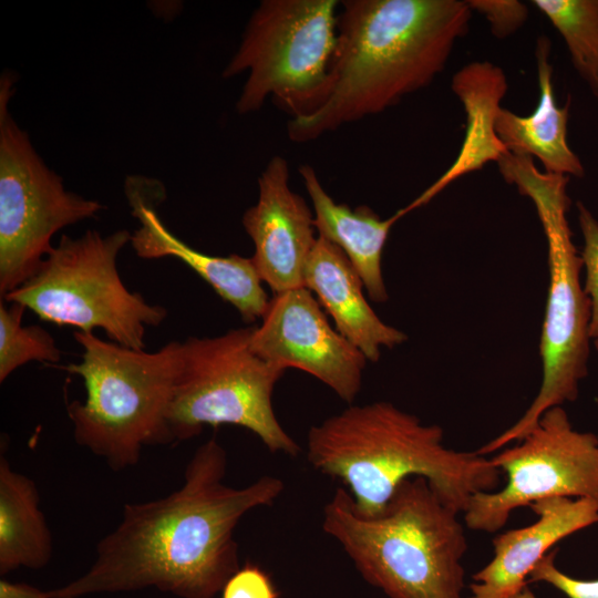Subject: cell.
I'll return each mask as SVG.
<instances>
[{
	"label": "cell",
	"instance_id": "obj_1",
	"mask_svg": "<svg viewBox=\"0 0 598 598\" xmlns=\"http://www.w3.org/2000/svg\"><path fill=\"white\" fill-rule=\"evenodd\" d=\"M227 453L215 439L193 454L183 484L168 495L123 508L118 525L96 545L95 559L52 598L156 588L179 598H215L240 568L235 528L251 509L282 494L281 478L247 486L224 482Z\"/></svg>",
	"mask_w": 598,
	"mask_h": 598
},
{
	"label": "cell",
	"instance_id": "obj_2",
	"mask_svg": "<svg viewBox=\"0 0 598 598\" xmlns=\"http://www.w3.org/2000/svg\"><path fill=\"white\" fill-rule=\"evenodd\" d=\"M341 7L328 94L315 112L289 121L293 142L379 114L430 85L473 13L465 0H344Z\"/></svg>",
	"mask_w": 598,
	"mask_h": 598
},
{
	"label": "cell",
	"instance_id": "obj_3",
	"mask_svg": "<svg viewBox=\"0 0 598 598\" xmlns=\"http://www.w3.org/2000/svg\"><path fill=\"white\" fill-rule=\"evenodd\" d=\"M306 454L316 471L343 484L364 517L381 514L413 477L425 478L458 514L473 495L493 492L501 481L491 458L446 447L441 426L385 401L350 405L313 425Z\"/></svg>",
	"mask_w": 598,
	"mask_h": 598
},
{
	"label": "cell",
	"instance_id": "obj_4",
	"mask_svg": "<svg viewBox=\"0 0 598 598\" xmlns=\"http://www.w3.org/2000/svg\"><path fill=\"white\" fill-rule=\"evenodd\" d=\"M458 513L423 477L404 481L385 509L360 515L344 487L322 511V529L362 578L389 598H464L467 549Z\"/></svg>",
	"mask_w": 598,
	"mask_h": 598
},
{
	"label": "cell",
	"instance_id": "obj_5",
	"mask_svg": "<svg viewBox=\"0 0 598 598\" xmlns=\"http://www.w3.org/2000/svg\"><path fill=\"white\" fill-rule=\"evenodd\" d=\"M497 165L504 181L534 204L547 241L549 285L539 341V391L515 424L477 451L482 455L522 440L547 410L577 399L579 383L587 375L591 339L590 303L580 281L582 260L567 218L569 177L540 172L534 158L511 153Z\"/></svg>",
	"mask_w": 598,
	"mask_h": 598
},
{
	"label": "cell",
	"instance_id": "obj_6",
	"mask_svg": "<svg viewBox=\"0 0 598 598\" xmlns=\"http://www.w3.org/2000/svg\"><path fill=\"white\" fill-rule=\"evenodd\" d=\"M82 360L64 367L79 375L84 401L66 405L78 445L113 471L138 463L146 445L173 443L167 414L181 367L182 342L154 352L134 350L75 331Z\"/></svg>",
	"mask_w": 598,
	"mask_h": 598
},
{
	"label": "cell",
	"instance_id": "obj_7",
	"mask_svg": "<svg viewBox=\"0 0 598 598\" xmlns=\"http://www.w3.org/2000/svg\"><path fill=\"white\" fill-rule=\"evenodd\" d=\"M337 0H264L251 13L239 47L223 71L247 72L236 103L239 114L258 111L267 99L291 118L324 101L338 45Z\"/></svg>",
	"mask_w": 598,
	"mask_h": 598
},
{
	"label": "cell",
	"instance_id": "obj_8",
	"mask_svg": "<svg viewBox=\"0 0 598 598\" xmlns=\"http://www.w3.org/2000/svg\"><path fill=\"white\" fill-rule=\"evenodd\" d=\"M131 238L126 229L109 235L89 229L76 238L63 235L37 272L1 299L56 326L89 333L101 329L112 342L144 350L146 329L159 326L167 310L148 303L122 281L116 261Z\"/></svg>",
	"mask_w": 598,
	"mask_h": 598
},
{
	"label": "cell",
	"instance_id": "obj_9",
	"mask_svg": "<svg viewBox=\"0 0 598 598\" xmlns=\"http://www.w3.org/2000/svg\"><path fill=\"white\" fill-rule=\"evenodd\" d=\"M252 327L182 342L181 367L167 414L174 442L199 435L206 425L247 429L272 453L296 456L299 444L278 421L272 393L285 370L250 348Z\"/></svg>",
	"mask_w": 598,
	"mask_h": 598
},
{
	"label": "cell",
	"instance_id": "obj_10",
	"mask_svg": "<svg viewBox=\"0 0 598 598\" xmlns=\"http://www.w3.org/2000/svg\"><path fill=\"white\" fill-rule=\"evenodd\" d=\"M12 75L0 81V297L29 280L60 229L95 217L101 203L68 190L9 113Z\"/></svg>",
	"mask_w": 598,
	"mask_h": 598
},
{
	"label": "cell",
	"instance_id": "obj_11",
	"mask_svg": "<svg viewBox=\"0 0 598 598\" xmlns=\"http://www.w3.org/2000/svg\"><path fill=\"white\" fill-rule=\"evenodd\" d=\"M519 441L491 458L507 482L471 497L463 513L472 530L495 533L514 509L546 498L598 499V436L575 430L561 406L547 410Z\"/></svg>",
	"mask_w": 598,
	"mask_h": 598
},
{
	"label": "cell",
	"instance_id": "obj_12",
	"mask_svg": "<svg viewBox=\"0 0 598 598\" xmlns=\"http://www.w3.org/2000/svg\"><path fill=\"white\" fill-rule=\"evenodd\" d=\"M251 350L282 370L305 371L352 403L362 386L367 359L329 323L322 307L306 287L274 293L252 327Z\"/></svg>",
	"mask_w": 598,
	"mask_h": 598
},
{
	"label": "cell",
	"instance_id": "obj_13",
	"mask_svg": "<svg viewBox=\"0 0 598 598\" xmlns=\"http://www.w3.org/2000/svg\"><path fill=\"white\" fill-rule=\"evenodd\" d=\"M255 250L250 257L274 293L303 287V271L317 241L313 212L289 185L287 161L277 155L258 178V199L243 215Z\"/></svg>",
	"mask_w": 598,
	"mask_h": 598
},
{
	"label": "cell",
	"instance_id": "obj_14",
	"mask_svg": "<svg viewBox=\"0 0 598 598\" xmlns=\"http://www.w3.org/2000/svg\"><path fill=\"white\" fill-rule=\"evenodd\" d=\"M125 194L132 215L140 223L130 243L140 258L179 259L224 301L236 308L243 321L252 323L262 318L270 299L251 258L237 254H205L175 236L156 212V206L165 197V190L157 181L130 176L125 184Z\"/></svg>",
	"mask_w": 598,
	"mask_h": 598
},
{
	"label": "cell",
	"instance_id": "obj_15",
	"mask_svg": "<svg viewBox=\"0 0 598 598\" xmlns=\"http://www.w3.org/2000/svg\"><path fill=\"white\" fill-rule=\"evenodd\" d=\"M537 520L493 539L494 555L475 573L471 598H507L525 586L539 560L558 542L598 523V499L553 497L529 505Z\"/></svg>",
	"mask_w": 598,
	"mask_h": 598
},
{
	"label": "cell",
	"instance_id": "obj_16",
	"mask_svg": "<svg viewBox=\"0 0 598 598\" xmlns=\"http://www.w3.org/2000/svg\"><path fill=\"white\" fill-rule=\"evenodd\" d=\"M303 287L368 361L378 362L382 348L391 349L408 340L403 331L383 322L370 307L363 282L346 255L319 236L305 267Z\"/></svg>",
	"mask_w": 598,
	"mask_h": 598
},
{
	"label": "cell",
	"instance_id": "obj_17",
	"mask_svg": "<svg viewBox=\"0 0 598 598\" xmlns=\"http://www.w3.org/2000/svg\"><path fill=\"white\" fill-rule=\"evenodd\" d=\"M451 89L463 105L465 132L460 152L452 165L405 207L408 213L426 205L445 187L464 175L498 162L506 153L496 134L495 122L508 82L504 70L489 61H474L462 66L452 78Z\"/></svg>",
	"mask_w": 598,
	"mask_h": 598
},
{
	"label": "cell",
	"instance_id": "obj_18",
	"mask_svg": "<svg viewBox=\"0 0 598 598\" xmlns=\"http://www.w3.org/2000/svg\"><path fill=\"white\" fill-rule=\"evenodd\" d=\"M550 40L540 35L535 59L539 96L530 115L520 116L508 109L498 111L495 130L508 153L540 161L544 172L582 177L585 168L567 140L569 101L558 106L553 87Z\"/></svg>",
	"mask_w": 598,
	"mask_h": 598
},
{
	"label": "cell",
	"instance_id": "obj_19",
	"mask_svg": "<svg viewBox=\"0 0 598 598\" xmlns=\"http://www.w3.org/2000/svg\"><path fill=\"white\" fill-rule=\"evenodd\" d=\"M299 173L312 204L318 236L346 255L372 301L385 302L389 295L382 276V254L391 228L404 216L401 209L381 219L369 206L351 208L334 202L310 165H301Z\"/></svg>",
	"mask_w": 598,
	"mask_h": 598
},
{
	"label": "cell",
	"instance_id": "obj_20",
	"mask_svg": "<svg viewBox=\"0 0 598 598\" xmlns=\"http://www.w3.org/2000/svg\"><path fill=\"white\" fill-rule=\"evenodd\" d=\"M53 540L32 478L0 457V575L40 569L51 560Z\"/></svg>",
	"mask_w": 598,
	"mask_h": 598
},
{
	"label": "cell",
	"instance_id": "obj_21",
	"mask_svg": "<svg viewBox=\"0 0 598 598\" xmlns=\"http://www.w3.org/2000/svg\"><path fill=\"white\" fill-rule=\"evenodd\" d=\"M563 38L570 61L598 101V0H533Z\"/></svg>",
	"mask_w": 598,
	"mask_h": 598
},
{
	"label": "cell",
	"instance_id": "obj_22",
	"mask_svg": "<svg viewBox=\"0 0 598 598\" xmlns=\"http://www.w3.org/2000/svg\"><path fill=\"white\" fill-rule=\"evenodd\" d=\"M25 307L18 302L6 306L0 302V382L18 368L31 361L55 363L61 350L54 338L38 324L23 326Z\"/></svg>",
	"mask_w": 598,
	"mask_h": 598
},
{
	"label": "cell",
	"instance_id": "obj_23",
	"mask_svg": "<svg viewBox=\"0 0 598 598\" xmlns=\"http://www.w3.org/2000/svg\"><path fill=\"white\" fill-rule=\"evenodd\" d=\"M578 223L582 236L580 257L586 271L584 290L590 303L589 336L598 339V220L582 204L577 203Z\"/></svg>",
	"mask_w": 598,
	"mask_h": 598
},
{
	"label": "cell",
	"instance_id": "obj_24",
	"mask_svg": "<svg viewBox=\"0 0 598 598\" xmlns=\"http://www.w3.org/2000/svg\"><path fill=\"white\" fill-rule=\"evenodd\" d=\"M472 12L482 14L491 33L505 39L518 31L528 18V8L518 0H465Z\"/></svg>",
	"mask_w": 598,
	"mask_h": 598
},
{
	"label": "cell",
	"instance_id": "obj_25",
	"mask_svg": "<svg viewBox=\"0 0 598 598\" xmlns=\"http://www.w3.org/2000/svg\"><path fill=\"white\" fill-rule=\"evenodd\" d=\"M557 550L549 551L532 570L528 582H546L568 598H598V579L574 578L556 567Z\"/></svg>",
	"mask_w": 598,
	"mask_h": 598
},
{
	"label": "cell",
	"instance_id": "obj_26",
	"mask_svg": "<svg viewBox=\"0 0 598 598\" xmlns=\"http://www.w3.org/2000/svg\"><path fill=\"white\" fill-rule=\"evenodd\" d=\"M220 592L221 598H279L270 575L255 564L240 567Z\"/></svg>",
	"mask_w": 598,
	"mask_h": 598
},
{
	"label": "cell",
	"instance_id": "obj_27",
	"mask_svg": "<svg viewBox=\"0 0 598 598\" xmlns=\"http://www.w3.org/2000/svg\"><path fill=\"white\" fill-rule=\"evenodd\" d=\"M0 598H52L49 591L41 590L25 582L0 580Z\"/></svg>",
	"mask_w": 598,
	"mask_h": 598
},
{
	"label": "cell",
	"instance_id": "obj_28",
	"mask_svg": "<svg viewBox=\"0 0 598 598\" xmlns=\"http://www.w3.org/2000/svg\"><path fill=\"white\" fill-rule=\"evenodd\" d=\"M507 598H537V597L533 594V591L527 586H525L523 589H520L519 591H517L516 594Z\"/></svg>",
	"mask_w": 598,
	"mask_h": 598
},
{
	"label": "cell",
	"instance_id": "obj_29",
	"mask_svg": "<svg viewBox=\"0 0 598 598\" xmlns=\"http://www.w3.org/2000/svg\"><path fill=\"white\" fill-rule=\"evenodd\" d=\"M594 346H595V348H596V350H597V352H598V339H597V340H594Z\"/></svg>",
	"mask_w": 598,
	"mask_h": 598
}]
</instances>
